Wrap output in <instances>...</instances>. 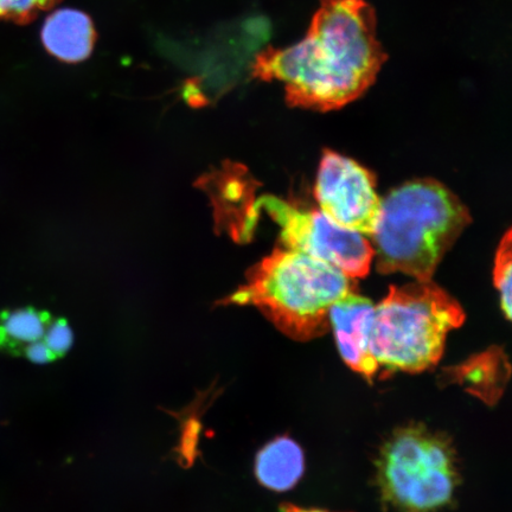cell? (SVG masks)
Returning a JSON list of instances; mask_svg holds the SVG:
<instances>
[{"instance_id": "9", "label": "cell", "mask_w": 512, "mask_h": 512, "mask_svg": "<svg viewBox=\"0 0 512 512\" xmlns=\"http://www.w3.org/2000/svg\"><path fill=\"white\" fill-rule=\"evenodd\" d=\"M41 38L44 48L57 60L79 63L92 55L96 30L92 18L85 12L61 9L44 22Z\"/></svg>"}, {"instance_id": "6", "label": "cell", "mask_w": 512, "mask_h": 512, "mask_svg": "<svg viewBox=\"0 0 512 512\" xmlns=\"http://www.w3.org/2000/svg\"><path fill=\"white\" fill-rule=\"evenodd\" d=\"M259 209L279 224L285 248L326 262L350 279L367 277L374 248L362 234L338 227L320 211L299 210L274 196L260 198L255 203Z\"/></svg>"}, {"instance_id": "7", "label": "cell", "mask_w": 512, "mask_h": 512, "mask_svg": "<svg viewBox=\"0 0 512 512\" xmlns=\"http://www.w3.org/2000/svg\"><path fill=\"white\" fill-rule=\"evenodd\" d=\"M375 177L362 165L335 151L325 150L320 160L315 195L322 213L338 227L373 235L381 203Z\"/></svg>"}, {"instance_id": "1", "label": "cell", "mask_w": 512, "mask_h": 512, "mask_svg": "<svg viewBox=\"0 0 512 512\" xmlns=\"http://www.w3.org/2000/svg\"><path fill=\"white\" fill-rule=\"evenodd\" d=\"M376 23L367 0H320L303 40L260 51L252 76L283 83L288 106L341 110L368 92L387 61Z\"/></svg>"}, {"instance_id": "13", "label": "cell", "mask_w": 512, "mask_h": 512, "mask_svg": "<svg viewBox=\"0 0 512 512\" xmlns=\"http://www.w3.org/2000/svg\"><path fill=\"white\" fill-rule=\"evenodd\" d=\"M511 230L503 236L496 253L494 281L501 293L502 309L505 317L511 319Z\"/></svg>"}, {"instance_id": "10", "label": "cell", "mask_w": 512, "mask_h": 512, "mask_svg": "<svg viewBox=\"0 0 512 512\" xmlns=\"http://www.w3.org/2000/svg\"><path fill=\"white\" fill-rule=\"evenodd\" d=\"M510 367L501 350L484 352L445 371V383H458L467 393L486 405L495 406L501 400L509 381Z\"/></svg>"}, {"instance_id": "12", "label": "cell", "mask_w": 512, "mask_h": 512, "mask_svg": "<svg viewBox=\"0 0 512 512\" xmlns=\"http://www.w3.org/2000/svg\"><path fill=\"white\" fill-rule=\"evenodd\" d=\"M51 320L48 312L31 306L0 311V352L22 356L29 344L43 339Z\"/></svg>"}, {"instance_id": "16", "label": "cell", "mask_w": 512, "mask_h": 512, "mask_svg": "<svg viewBox=\"0 0 512 512\" xmlns=\"http://www.w3.org/2000/svg\"><path fill=\"white\" fill-rule=\"evenodd\" d=\"M22 356L27 357L28 360L36 364H48L57 361L53 352L49 350L47 344L44 343L43 339L28 345L23 350Z\"/></svg>"}, {"instance_id": "4", "label": "cell", "mask_w": 512, "mask_h": 512, "mask_svg": "<svg viewBox=\"0 0 512 512\" xmlns=\"http://www.w3.org/2000/svg\"><path fill=\"white\" fill-rule=\"evenodd\" d=\"M464 320L463 307L432 280L392 286L374 309L371 354L389 371L421 373L440 361L448 332Z\"/></svg>"}, {"instance_id": "2", "label": "cell", "mask_w": 512, "mask_h": 512, "mask_svg": "<svg viewBox=\"0 0 512 512\" xmlns=\"http://www.w3.org/2000/svg\"><path fill=\"white\" fill-rule=\"evenodd\" d=\"M470 223L469 210L445 185L433 179L403 184L382 201L371 235L377 271L431 280Z\"/></svg>"}, {"instance_id": "8", "label": "cell", "mask_w": 512, "mask_h": 512, "mask_svg": "<svg viewBox=\"0 0 512 512\" xmlns=\"http://www.w3.org/2000/svg\"><path fill=\"white\" fill-rule=\"evenodd\" d=\"M374 309L371 300L352 291L330 310V322L344 362L369 381L380 368L371 354L369 343Z\"/></svg>"}, {"instance_id": "14", "label": "cell", "mask_w": 512, "mask_h": 512, "mask_svg": "<svg viewBox=\"0 0 512 512\" xmlns=\"http://www.w3.org/2000/svg\"><path fill=\"white\" fill-rule=\"evenodd\" d=\"M62 0H0V21L29 24Z\"/></svg>"}, {"instance_id": "17", "label": "cell", "mask_w": 512, "mask_h": 512, "mask_svg": "<svg viewBox=\"0 0 512 512\" xmlns=\"http://www.w3.org/2000/svg\"><path fill=\"white\" fill-rule=\"evenodd\" d=\"M280 512H331V511H326V510H322V509L300 508V507H297V505L284 504L283 507H281Z\"/></svg>"}, {"instance_id": "3", "label": "cell", "mask_w": 512, "mask_h": 512, "mask_svg": "<svg viewBox=\"0 0 512 512\" xmlns=\"http://www.w3.org/2000/svg\"><path fill=\"white\" fill-rule=\"evenodd\" d=\"M352 291L351 279L334 266L275 248L220 305H253L284 335L307 342L328 332L331 307Z\"/></svg>"}, {"instance_id": "5", "label": "cell", "mask_w": 512, "mask_h": 512, "mask_svg": "<svg viewBox=\"0 0 512 512\" xmlns=\"http://www.w3.org/2000/svg\"><path fill=\"white\" fill-rule=\"evenodd\" d=\"M377 484L382 501L395 511L437 512L456 494V451L443 434L421 425L402 427L382 447Z\"/></svg>"}, {"instance_id": "11", "label": "cell", "mask_w": 512, "mask_h": 512, "mask_svg": "<svg viewBox=\"0 0 512 512\" xmlns=\"http://www.w3.org/2000/svg\"><path fill=\"white\" fill-rule=\"evenodd\" d=\"M304 471V452L291 438H275L256 454V479L272 491L291 490L303 477Z\"/></svg>"}, {"instance_id": "15", "label": "cell", "mask_w": 512, "mask_h": 512, "mask_svg": "<svg viewBox=\"0 0 512 512\" xmlns=\"http://www.w3.org/2000/svg\"><path fill=\"white\" fill-rule=\"evenodd\" d=\"M44 343L54 356L59 360L67 355L70 348L73 347L74 334L66 319L51 320L46 334L43 337Z\"/></svg>"}]
</instances>
